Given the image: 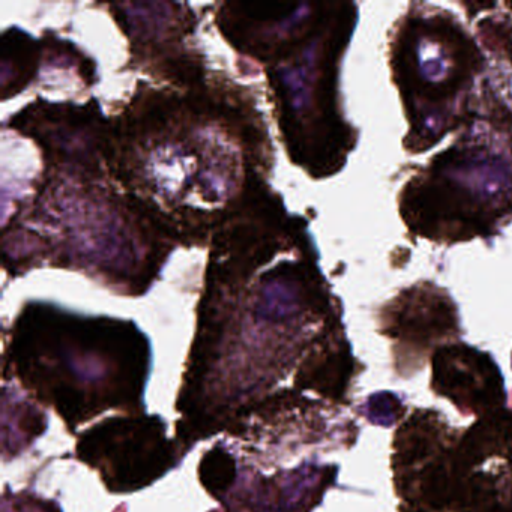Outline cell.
Returning <instances> with one entry per match:
<instances>
[{
  "mask_svg": "<svg viewBox=\"0 0 512 512\" xmlns=\"http://www.w3.org/2000/svg\"><path fill=\"white\" fill-rule=\"evenodd\" d=\"M394 490L422 512H512V412L499 409L466 430L433 410L392 442Z\"/></svg>",
  "mask_w": 512,
  "mask_h": 512,
  "instance_id": "6",
  "label": "cell"
},
{
  "mask_svg": "<svg viewBox=\"0 0 512 512\" xmlns=\"http://www.w3.org/2000/svg\"><path fill=\"white\" fill-rule=\"evenodd\" d=\"M380 334L395 341L394 368L409 377L421 370L431 350L460 335L457 308L430 283L410 287L380 310Z\"/></svg>",
  "mask_w": 512,
  "mask_h": 512,
  "instance_id": "10",
  "label": "cell"
},
{
  "mask_svg": "<svg viewBox=\"0 0 512 512\" xmlns=\"http://www.w3.org/2000/svg\"><path fill=\"white\" fill-rule=\"evenodd\" d=\"M41 158L31 196L4 217L5 271L56 266L119 295L148 292L178 244L113 181L106 152Z\"/></svg>",
  "mask_w": 512,
  "mask_h": 512,
  "instance_id": "3",
  "label": "cell"
},
{
  "mask_svg": "<svg viewBox=\"0 0 512 512\" xmlns=\"http://www.w3.org/2000/svg\"><path fill=\"white\" fill-rule=\"evenodd\" d=\"M364 370L307 223L268 185L209 242L176 442L187 452L220 433L245 442L286 436L349 406Z\"/></svg>",
  "mask_w": 512,
  "mask_h": 512,
  "instance_id": "1",
  "label": "cell"
},
{
  "mask_svg": "<svg viewBox=\"0 0 512 512\" xmlns=\"http://www.w3.org/2000/svg\"><path fill=\"white\" fill-rule=\"evenodd\" d=\"M214 19L232 49L262 68L287 158L314 179L340 172L355 143L338 98L355 5L223 2Z\"/></svg>",
  "mask_w": 512,
  "mask_h": 512,
  "instance_id": "4",
  "label": "cell"
},
{
  "mask_svg": "<svg viewBox=\"0 0 512 512\" xmlns=\"http://www.w3.org/2000/svg\"><path fill=\"white\" fill-rule=\"evenodd\" d=\"M2 98L16 97L37 79L43 62V40L22 29H7L2 34Z\"/></svg>",
  "mask_w": 512,
  "mask_h": 512,
  "instance_id": "12",
  "label": "cell"
},
{
  "mask_svg": "<svg viewBox=\"0 0 512 512\" xmlns=\"http://www.w3.org/2000/svg\"><path fill=\"white\" fill-rule=\"evenodd\" d=\"M274 155L254 95L212 71L184 86L137 83L107 127L113 181L184 247L209 244L271 185Z\"/></svg>",
  "mask_w": 512,
  "mask_h": 512,
  "instance_id": "2",
  "label": "cell"
},
{
  "mask_svg": "<svg viewBox=\"0 0 512 512\" xmlns=\"http://www.w3.org/2000/svg\"><path fill=\"white\" fill-rule=\"evenodd\" d=\"M107 10L130 41V65L164 85L203 79L205 56L194 46L197 17L179 2L110 4Z\"/></svg>",
  "mask_w": 512,
  "mask_h": 512,
  "instance_id": "9",
  "label": "cell"
},
{
  "mask_svg": "<svg viewBox=\"0 0 512 512\" xmlns=\"http://www.w3.org/2000/svg\"><path fill=\"white\" fill-rule=\"evenodd\" d=\"M151 367V341L136 323L46 301L23 305L5 350V371L71 433L107 410L145 413Z\"/></svg>",
  "mask_w": 512,
  "mask_h": 512,
  "instance_id": "5",
  "label": "cell"
},
{
  "mask_svg": "<svg viewBox=\"0 0 512 512\" xmlns=\"http://www.w3.org/2000/svg\"><path fill=\"white\" fill-rule=\"evenodd\" d=\"M392 64L407 112H413L412 151L430 148L457 124L458 107L481 67V56L452 17L416 14L398 32Z\"/></svg>",
  "mask_w": 512,
  "mask_h": 512,
  "instance_id": "7",
  "label": "cell"
},
{
  "mask_svg": "<svg viewBox=\"0 0 512 512\" xmlns=\"http://www.w3.org/2000/svg\"><path fill=\"white\" fill-rule=\"evenodd\" d=\"M400 512H422V511H413V509H407V508H403V506H400Z\"/></svg>",
  "mask_w": 512,
  "mask_h": 512,
  "instance_id": "13",
  "label": "cell"
},
{
  "mask_svg": "<svg viewBox=\"0 0 512 512\" xmlns=\"http://www.w3.org/2000/svg\"><path fill=\"white\" fill-rule=\"evenodd\" d=\"M430 388L448 398L463 416H481L505 407L502 371L488 353L464 343L437 347L431 356Z\"/></svg>",
  "mask_w": 512,
  "mask_h": 512,
  "instance_id": "11",
  "label": "cell"
},
{
  "mask_svg": "<svg viewBox=\"0 0 512 512\" xmlns=\"http://www.w3.org/2000/svg\"><path fill=\"white\" fill-rule=\"evenodd\" d=\"M77 457L98 470L110 493H131L154 484L182 460L160 416H113L80 434Z\"/></svg>",
  "mask_w": 512,
  "mask_h": 512,
  "instance_id": "8",
  "label": "cell"
}]
</instances>
